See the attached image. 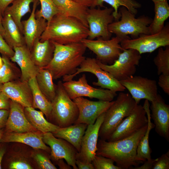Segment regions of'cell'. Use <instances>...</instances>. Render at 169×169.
I'll return each mask as SVG.
<instances>
[{"label": "cell", "mask_w": 169, "mask_h": 169, "mask_svg": "<svg viewBox=\"0 0 169 169\" xmlns=\"http://www.w3.org/2000/svg\"><path fill=\"white\" fill-rule=\"evenodd\" d=\"M4 133V130H3V128L1 130H0V142H1V141L2 139V138L3 137Z\"/></svg>", "instance_id": "cell-53"}, {"label": "cell", "mask_w": 169, "mask_h": 169, "mask_svg": "<svg viewBox=\"0 0 169 169\" xmlns=\"http://www.w3.org/2000/svg\"><path fill=\"white\" fill-rule=\"evenodd\" d=\"M1 90L24 107H32V94L28 81L20 79L8 82L3 84Z\"/></svg>", "instance_id": "cell-20"}, {"label": "cell", "mask_w": 169, "mask_h": 169, "mask_svg": "<svg viewBox=\"0 0 169 169\" xmlns=\"http://www.w3.org/2000/svg\"><path fill=\"white\" fill-rule=\"evenodd\" d=\"M105 113L101 114L94 124L88 125L82 140L80 151L76 154V159L92 163L96 155L99 131Z\"/></svg>", "instance_id": "cell-17"}, {"label": "cell", "mask_w": 169, "mask_h": 169, "mask_svg": "<svg viewBox=\"0 0 169 169\" xmlns=\"http://www.w3.org/2000/svg\"><path fill=\"white\" fill-rule=\"evenodd\" d=\"M14 0H0V11L3 16L5 9L8 5L12 3Z\"/></svg>", "instance_id": "cell-49"}, {"label": "cell", "mask_w": 169, "mask_h": 169, "mask_svg": "<svg viewBox=\"0 0 169 169\" xmlns=\"http://www.w3.org/2000/svg\"><path fill=\"white\" fill-rule=\"evenodd\" d=\"M123 38L116 36L108 40L97 38L96 40L88 38L81 42L96 56V59L103 64H113L123 49L120 44Z\"/></svg>", "instance_id": "cell-12"}, {"label": "cell", "mask_w": 169, "mask_h": 169, "mask_svg": "<svg viewBox=\"0 0 169 169\" xmlns=\"http://www.w3.org/2000/svg\"><path fill=\"white\" fill-rule=\"evenodd\" d=\"M35 77L40 90L51 102L55 96L57 87V84L53 82L51 73L48 69H40Z\"/></svg>", "instance_id": "cell-30"}, {"label": "cell", "mask_w": 169, "mask_h": 169, "mask_svg": "<svg viewBox=\"0 0 169 169\" xmlns=\"http://www.w3.org/2000/svg\"><path fill=\"white\" fill-rule=\"evenodd\" d=\"M3 64V60L2 57L0 56V68L2 66Z\"/></svg>", "instance_id": "cell-55"}, {"label": "cell", "mask_w": 169, "mask_h": 169, "mask_svg": "<svg viewBox=\"0 0 169 169\" xmlns=\"http://www.w3.org/2000/svg\"><path fill=\"white\" fill-rule=\"evenodd\" d=\"M74 1L89 8H95L97 0H73Z\"/></svg>", "instance_id": "cell-48"}, {"label": "cell", "mask_w": 169, "mask_h": 169, "mask_svg": "<svg viewBox=\"0 0 169 169\" xmlns=\"http://www.w3.org/2000/svg\"><path fill=\"white\" fill-rule=\"evenodd\" d=\"M165 47V49L162 47L159 48L157 54L153 59L158 75H169V45Z\"/></svg>", "instance_id": "cell-36"}, {"label": "cell", "mask_w": 169, "mask_h": 169, "mask_svg": "<svg viewBox=\"0 0 169 169\" xmlns=\"http://www.w3.org/2000/svg\"><path fill=\"white\" fill-rule=\"evenodd\" d=\"M158 84L164 92L169 95V75L161 74L159 75Z\"/></svg>", "instance_id": "cell-43"}, {"label": "cell", "mask_w": 169, "mask_h": 169, "mask_svg": "<svg viewBox=\"0 0 169 169\" xmlns=\"http://www.w3.org/2000/svg\"><path fill=\"white\" fill-rule=\"evenodd\" d=\"M120 82L128 90L137 104L142 99L151 102L158 95L156 82L154 80L133 75Z\"/></svg>", "instance_id": "cell-14"}, {"label": "cell", "mask_w": 169, "mask_h": 169, "mask_svg": "<svg viewBox=\"0 0 169 169\" xmlns=\"http://www.w3.org/2000/svg\"><path fill=\"white\" fill-rule=\"evenodd\" d=\"M150 106L149 101L145 100L143 107L147 116L148 125L146 131L141 139L137 147L136 159L140 163L151 159V151L149 145V138L150 132L154 128L155 125L151 121Z\"/></svg>", "instance_id": "cell-27"}, {"label": "cell", "mask_w": 169, "mask_h": 169, "mask_svg": "<svg viewBox=\"0 0 169 169\" xmlns=\"http://www.w3.org/2000/svg\"><path fill=\"white\" fill-rule=\"evenodd\" d=\"M52 110L49 120L60 128L74 124L77 119L79 110L64 89L63 82L58 81L55 96L51 101Z\"/></svg>", "instance_id": "cell-6"}, {"label": "cell", "mask_w": 169, "mask_h": 169, "mask_svg": "<svg viewBox=\"0 0 169 169\" xmlns=\"http://www.w3.org/2000/svg\"><path fill=\"white\" fill-rule=\"evenodd\" d=\"M120 45L123 49H135L141 54L151 53L160 47L169 45V23L157 33L142 34L136 38L124 39L121 41Z\"/></svg>", "instance_id": "cell-9"}, {"label": "cell", "mask_w": 169, "mask_h": 169, "mask_svg": "<svg viewBox=\"0 0 169 169\" xmlns=\"http://www.w3.org/2000/svg\"><path fill=\"white\" fill-rule=\"evenodd\" d=\"M57 163L60 169H71V167L67 163L64 162L63 159H59L55 161Z\"/></svg>", "instance_id": "cell-51"}, {"label": "cell", "mask_w": 169, "mask_h": 169, "mask_svg": "<svg viewBox=\"0 0 169 169\" xmlns=\"http://www.w3.org/2000/svg\"><path fill=\"white\" fill-rule=\"evenodd\" d=\"M114 162L110 158L96 155L92 161L94 169H120Z\"/></svg>", "instance_id": "cell-38"}, {"label": "cell", "mask_w": 169, "mask_h": 169, "mask_svg": "<svg viewBox=\"0 0 169 169\" xmlns=\"http://www.w3.org/2000/svg\"><path fill=\"white\" fill-rule=\"evenodd\" d=\"M151 0L154 3H155V2H163V1H167V0Z\"/></svg>", "instance_id": "cell-54"}, {"label": "cell", "mask_w": 169, "mask_h": 169, "mask_svg": "<svg viewBox=\"0 0 169 169\" xmlns=\"http://www.w3.org/2000/svg\"><path fill=\"white\" fill-rule=\"evenodd\" d=\"M40 39H37L35 41L30 53L34 64L41 69L47 66L52 60L54 46L51 41L45 40L41 41Z\"/></svg>", "instance_id": "cell-24"}, {"label": "cell", "mask_w": 169, "mask_h": 169, "mask_svg": "<svg viewBox=\"0 0 169 169\" xmlns=\"http://www.w3.org/2000/svg\"><path fill=\"white\" fill-rule=\"evenodd\" d=\"M147 125L132 135L117 141H108L99 139L96 155L112 159L120 169L139 166L141 163L136 159L137 147L146 131Z\"/></svg>", "instance_id": "cell-1"}, {"label": "cell", "mask_w": 169, "mask_h": 169, "mask_svg": "<svg viewBox=\"0 0 169 169\" xmlns=\"http://www.w3.org/2000/svg\"><path fill=\"white\" fill-rule=\"evenodd\" d=\"M104 2L110 5L113 9L114 21H118L120 18V14L118 12L120 7H125L129 12L136 15L138 12L137 9L141 6V3L135 0H97L96 6L104 7Z\"/></svg>", "instance_id": "cell-34"}, {"label": "cell", "mask_w": 169, "mask_h": 169, "mask_svg": "<svg viewBox=\"0 0 169 169\" xmlns=\"http://www.w3.org/2000/svg\"><path fill=\"white\" fill-rule=\"evenodd\" d=\"M7 167L10 169H33L29 163L22 158H18L11 160L8 163Z\"/></svg>", "instance_id": "cell-40"}, {"label": "cell", "mask_w": 169, "mask_h": 169, "mask_svg": "<svg viewBox=\"0 0 169 169\" xmlns=\"http://www.w3.org/2000/svg\"><path fill=\"white\" fill-rule=\"evenodd\" d=\"M3 24L4 29L3 38L12 48L25 44L22 33L9 14H4Z\"/></svg>", "instance_id": "cell-26"}, {"label": "cell", "mask_w": 169, "mask_h": 169, "mask_svg": "<svg viewBox=\"0 0 169 169\" xmlns=\"http://www.w3.org/2000/svg\"><path fill=\"white\" fill-rule=\"evenodd\" d=\"M0 53L3 55L9 58L14 54V51L7 43L3 37L0 34Z\"/></svg>", "instance_id": "cell-42"}, {"label": "cell", "mask_w": 169, "mask_h": 169, "mask_svg": "<svg viewBox=\"0 0 169 169\" xmlns=\"http://www.w3.org/2000/svg\"><path fill=\"white\" fill-rule=\"evenodd\" d=\"M150 106L151 118L154 121L155 130L160 136L169 142V105L158 94Z\"/></svg>", "instance_id": "cell-18"}, {"label": "cell", "mask_w": 169, "mask_h": 169, "mask_svg": "<svg viewBox=\"0 0 169 169\" xmlns=\"http://www.w3.org/2000/svg\"><path fill=\"white\" fill-rule=\"evenodd\" d=\"M23 106L10 100L9 114L4 132L22 133L38 131L27 120Z\"/></svg>", "instance_id": "cell-21"}, {"label": "cell", "mask_w": 169, "mask_h": 169, "mask_svg": "<svg viewBox=\"0 0 169 169\" xmlns=\"http://www.w3.org/2000/svg\"><path fill=\"white\" fill-rule=\"evenodd\" d=\"M169 169V151L156 158L154 162L152 169Z\"/></svg>", "instance_id": "cell-41"}, {"label": "cell", "mask_w": 169, "mask_h": 169, "mask_svg": "<svg viewBox=\"0 0 169 169\" xmlns=\"http://www.w3.org/2000/svg\"><path fill=\"white\" fill-rule=\"evenodd\" d=\"M88 125L85 123L74 124L59 128L53 133L56 137L63 139L73 146L78 152L80 150L82 140Z\"/></svg>", "instance_id": "cell-25"}, {"label": "cell", "mask_w": 169, "mask_h": 169, "mask_svg": "<svg viewBox=\"0 0 169 169\" xmlns=\"http://www.w3.org/2000/svg\"><path fill=\"white\" fill-rule=\"evenodd\" d=\"M14 54L10 59L16 63L21 73V80L28 81L37 74L40 69L34 63L30 51L25 44L13 48Z\"/></svg>", "instance_id": "cell-22"}, {"label": "cell", "mask_w": 169, "mask_h": 169, "mask_svg": "<svg viewBox=\"0 0 169 169\" xmlns=\"http://www.w3.org/2000/svg\"><path fill=\"white\" fill-rule=\"evenodd\" d=\"M42 134V133L38 131L22 133L4 132L1 142L21 143L35 149L42 150L47 152H50V147L47 146L43 141Z\"/></svg>", "instance_id": "cell-23"}, {"label": "cell", "mask_w": 169, "mask_h": 169, "mask_svg": "<svg viewBox=\"0 0 169 169\" xmlns=\"http://www.w3.org/2000/svg\"><path fill=\"white\" fill-rule=\"evenodd\" d=\"M41 4L40 10L35 12L36 18H42L49 22L56 15L60 13L53 0H38Z\"/></svg>", "instance_id": "cell-37"}, {"label": "cell", "mask_w": 169, "mask_h": 169, "mask_svg": "<svg viewBox=\"0 0 169 169\" xmlns=\"http://www.w3.org/2000/svg\"><path fill=\"white\" fill-rule=\"evenodd\" d=\"M10 100L2 91L0 90V109L9 110Z\"/></svg>", "instance_id": "cell-44"}, {"label": "cell", "mask_w": 169, "mask_h": 169, "mask_svg": "<svg viewBox=\"0 0 169 169\" xmlns=\"http://www.w3.org/2000/svg\"><path fill=\"white\" fill-rule=\"evenodd\" d=\"M113 11L112 8L88 9L86 18L89 30L88 39L100 38L108 40L110 38L112 33L109 31L108 26L114 21Z\"/></svg>", "instance_id": "cell-10"}, {"label": "cell", "mask_w": 169, "mask_h": 169, "mask_svg": "<svg viewBox=\"0 0 169 169\" xmlns=\"http://www.w3.org/2000/svg\"><path fill=\"white\" fill-rule=\"evenodd\" d=\"M76 71L73 74L65 76L63 77L64 82L72 80L79 74L87 72L94 74L97 78V82H94V85L100 87L101 88L108 89L114 92H122L125 88L116 80L109 73L102 69L98 65L96 59L85 58L79 66Z\"/></svg>", "instance_id": "cell-8"}, {"label": "cell", "mask_w": 169, "mask_h": 169, "mask_svg": "<svg viewBox=\"0 0 169 169\" xmlns=\"http://www.w3.org/2000/svg\"><path fill=\"white\" fill-rule=\"evenodd\" d=\"M28 83L32 94V107L34 109L40 110L49 120L52 110L51 102L40 90L35 77L30 79Z\"/></svg>", "instance_id": "cell-31"}, {"label": "cell", "mask_w": 169, "mask_h": 169, "mask_svg": "<svg viewBox=\"0 0 169 169\" xmlns=\"http://www.w3.org/2000/svg\"><path fill=\"white\" fill-rule=\"evenodd\" d=\"M3 64L0 68V80L4 83L20 79V69L6 56H2Z\"/></svg>", "instance_id": "cell-35"}, {"label": "cell", "mask_w": 169, "mask_h": 169, "mask_svg": "<svg viewBox=\"0 0 169 169\" xmlns=\"http://www.w3.org/2000/svg\"><path fill=\"white\" fill-rule=\"evenodd\" d=\"M9 114V110L0 109V130L5 127Z\"/></svg>", "instance_id": "cell-45"}, {"label": "cell", "mask_w": 169, "mask_h": 169, "mask_svg": "<svg viewBox=\"0 0 169 169\" xmlns=\"http://www.w3.org/2000/svg\"><path fill=\"white\" fill-rule=\"evenodd\" d=\"M34 1L14 0L12 5L8 7L5 10L4 14H8L11 16L22 33V18L26 13L30 12V4Z\"/></svg>", "instance_id": "cell-33"}, {"label": "cell", "mask_w": 169, "mask_h": 169, "mask_svg": "<svg viewBox=\"0 0 169 169\" xmlns=\"http://www.w3.org/2000/svg\"><path fill=\"white\" fill-rule=\"evenodd\" d=\"M141 58V54L133 49H123L118 59L110 65L103 64L97 59V64L103 69L109 73L119 81L133 76L136 71Z\"/></svg>", "instance_id": "cell-7"}, {"label": "cell", "mask_w": 169, "mask_h": 169, "mask_svg": "<svg viewBox=\"0 0 169 169\" xmlns=\"http://www.w3.org/2000/svg\"><path fill=\"white\" fill-rule=\"evenodd\" d=\"M3 16L0 11V34L3 37L4 34V29L3 24Z\"/></svg>", "instance_id": "cell-52"}, {"label": "cell", "mask_w": 169, "mask_h": 169, "mask_svg": "<svg viewBox=\"0 0 169 169\" xmlns=\"http://www.w3.org/2000/svg\"><path fill=\"white\" fill-rule=\"evenodd\" d=\"M137 104L129 93L120 92L116 100L105 112L99 131L100 139L106 141L123 119L131 113Z\"/></svg>", "instance_id": "cell-4"}, {"label": "cell", "mask_w": 169, "mask_h": 169, "mask_svg": "<svg viewBox=\"0 0 169 169\" xmlns=\"http://www.w3.org/2000/svg\"><path fill=\"white\" fill-rule=\"evenodd\" d=\"M52 42L54 46L53 56L44 68L50 71L53 80L74 74L86 58V48L81 42L62 44Z\"/></svg>", "instance_id": "cell-3"}, {"label": "cell", "mask_w": 169, "mask_h": 169, "mask_svg": "<svg viewBox=\"0 0 169 169\" xmlns=\"http://www.w3.org/2000/svg\"><path fill=\"white\" fill-rule=\"evenodd\" d=\"M26 117L31 125L42 133L55 132L60 127L46 120L43 113L32 107H24Z\"/></svg>", "instance_id": "cell-28"}, {"label": "cell", "mask_w": 169, "mask_h": 169, "mask_svg": "<svg viewBox=\"0 0 169 169\" xmlns=\"http://www.w3.org/2000/svg\"><path fill=\"white\" fill-rule=\"evenodd\" d=\"M156 159H151L149 160H146L145 161L144 164L141 166L134 167L132 169H152L153 164L156 161Z\"/></svg>", "instance_id": "cell-46"}, {"label": "cell", "mask_w": 169, "mask_h": 169, "mask_svg": "<svg viewBox=\"0 0 169 169\" xmlns=\"http://www.w3.org/2000/svg\"><path fill=\"white\" fill-rule=\"evenodd\" d=\"M118 12L120 14V20L114 21L108 26L111 33L124 39L131 38L129 35L132 39H135L141 34H150L148 26L152 19L144 15L136 18L135 15L124 6L120 7Z\"/></svg>", "instance_id": "cell-5"}, {"label": "cell", "mask_w": 169, "mask_h": 169, "mask_svg": "<svg viewBox=\"0 0 169 169\" xmlns=\"http://www.w3.org/2000/svg\"><path fill=\"white\" fill-rule=\"evenodd\" d=\"M60 13L75 17L88 28L86 15L89 8L73 0H53Z\"/></svg>", "instance_id": "cell-29"}, {"label": "cell", "mask_w": 169, "mask_h": 169, "mask_svg": "<svg viewBox=\"0 0 169 169\" xmlns=\"http://www.w3.org/2000/svg\"><path fill=\"white\" fill-rule=\"evenodd\" d=\"M33 157L39 169H56L57 168L52 162L47 154L41 153H35Z\"/></svg>", "instance_id": "cell-39"}, {"label": "cell", "mask_w": 169, "mask_h": 169, "mask_svg": "<svg viewBox=\"0 0 169 169\" xmlns=\"http://www.w3.org/2000/svg\"><path fill=\"white\" fill-rule=\"evenodd\" d=\"M73 100L79 112L77 119L74 124L85 123L88 125L94 124L97 118L105 112L114 102L101 100L91 101L84 97H78Z\"/></svg>", "instance_id": "cell-15"}, {"label": "cell", "mask_w": 169, "mask_h": 169, "mask_svg": "<svg viewBox=\"0 0 169 169\" xmlns=\"http://www.w3.org/2000/svg\"><path fill=\"white\" fill-rule=\"evenodd\" d=\"M38 0L34 1L32 10L29 18L22 21L23 34L25 44L30 50L35 41L40 38L45 30L48 22L44 18H36L35 12Z\"/></svg>", "instance_id": "cell-19"}, {"label": "cell", "mask_w": 169, "mask_h": 169, "mask_svg": "<svg viewBox=\"0 0 169 169\" xmlns=\"http://www.w3.org/2000/svg\"><path fill=\"white\" fill-rule=\"evenodd\" d=\"M44 142L49 145L51 149L50 157L54 161L64 159L67 163L74 169H78L76 165L77 150L66 141L55 137L50 132L43 133Z\"/></svg>", "instance_id": "cell-16"}, {"label": "cell", "mask_w": 169, "mask_h": 169, "mask_svg": "<svg viewBox=\"0 0 169 169\" xmlns=\"http://www.w3.org/2000/svg\"><path fill=\"white\" fill-rule=\"evenodd\" d=\"M154 3L155 16L148 26L150 34L160 31L164 27L165 21L169 17V5L167 1Z\"/></svg>", "instance_id": "cell-32"}, {"label": "cell", "mask_w": 169, "mask_h": 169, "mask_svg": "<svg viewBox=\"0 0 169 169\" xmlns=\"http://www.w3.org/2000/svg\"><path fill=\"white\" fill-rule=\"evenodd\" d=\"M3 84L1 82L0 80V90H1L2 87L3 86Z\"/></svg>", "instance_id": "cell-56"}, {"label": "cell", "mask_w": 169, "mask_h": 169, "mask_svg": "<svg viewBox=\"0 0 169 169\" xmlns=\"http://www.w3.org/2000/svg\"><path fill=\"white\" fill-rule=\"evenodd\" d=\"M75 163L78 169H94L92 163L86 162L76 159Z\"/></svg>", "instance_id": "cell-47"}, {"label": "cell", "mask_w": 169, "mask_h": 169, "mask_svg": "<svg viewBox=\"0 0 169 169\" xmlns=\"http://www.w3.org/2000/svg\"></svg>", "instance_id": "cell-57"}, {"label": "cell", "mask_w": 169, "mask_h": 169, "mask_svg": "<svg viewBox=\"0 0 169 169\" xmlns=\"http://www.w3.org/2000/svg\"><path fill=\"white\" fill-rule=\"evenodd\" d=\"M3 143V142H0V169L2 168V161L6 152V148Z\"/></svg>", "instance_id": "cell-50"}, {"label": "cell", "mask_w": 169, "mask_h": 169, "mask_svg": "<svg viewBox=\"0 0 169 169\" xmlns=\"http://www.w3.org/2000/svg\"><path fill=\"white\" fill-rule=\"evenodd\" d=\"M89 28L80 20L59 13L47 23L40 40H49L62 44L80 42L87 38Z\"/></svg>", "instance_id": "cell-2"}, {"label": "cell", "mask_w": 169, "mask_h": 169, "mask_svg": "<svg viewBox=\"0 0 169 169\" xmlns=\"http://www.w3.org/2000/svg\"><path fill=\"white\" fill-rule=\"evenodd\" d=\"M146 115L143 106L137 104L131 113L123 119L106 141H117L136 132L147 125Z\"/></svg>", "instance_id": "cell-13"}, {"label": "cell", "mask_w": 169, "mask_h": 169, "mask_svg": "<svg viewBox=\"0 0 169 169\" xmlns=\"http://www.w3.org/2000/svg\"><path fill=\"white\" fill-rule=\"evenodd\" d=\"M64 89L72 100L79 97L94 98L99 100L111 101L117 95L116 92L90 85L84 74L77 81L71 80L63 82Z\"/></svg>", "instance_id": "cell-11"}]
</instances>
